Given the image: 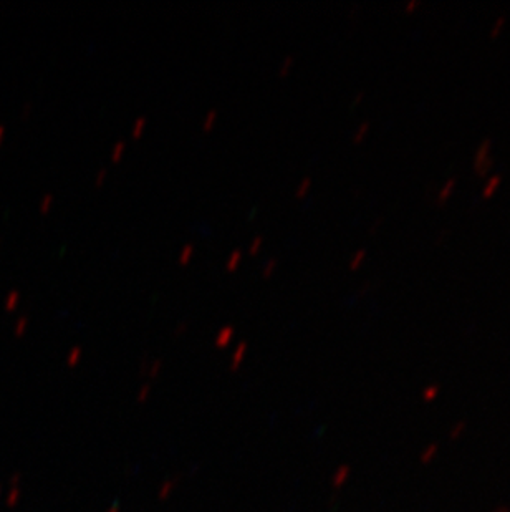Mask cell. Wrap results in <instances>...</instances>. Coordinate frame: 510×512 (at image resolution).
Returning a JSON list of instances; mask_svg holds the SVG:
<instances>
[{
	"instance_id": "obj_1",
	"label": "cell",
	"mask_w": 510,
	"mask_h": 512,
	"mask_svg": "<svg viewBox=\"0 0 510 512\" xmlns=\"http://www.w3.org/2000/svg\"><path fill=\"white\" fill-rule=\"evenodd\" d=\"M491 148L492 138L491 136H486V138L477 145L476 153H474V165H477V163H481L482 160L489 158V156H491Z\"/></svg>"
},
{
	"instance_id": "obj_2",
	"label": "cell",
	"mask_w": 510,
	"mask_h": 512,
	"mask_svg": "<svg viewBox=\"0 0 510 512\" xmlns=\"http://www.w3.org/2000/svg\"><path fill=\"white\" fill-rule=\"evenodd\" d=\"M438 453L439 445L433 441V443L424 446L421 455H419V461H421V464H424V466H428V464L433 463L434 459L438 458Z\"/></svg>"
},
{
	"instance_id": "obj_3",
	"label": "cell",
	"mask_w": 510,
	"mask_h": 512,
	"mask_svg": "<svg viewBox=\"0 0 510 512\" xmlns=\"http://www.w3.org/2000/svg\"><path fill=\"white\" fill-rule=\"evenodd\" d=\"M501 181V173L492 174L491 178L487 179V183L482 186V196H484V198H489V196H492V194L496 193V189L499 188Z\"/></svg>"
},
{
	"instance_id": "obj_4",
	"label": "cell",
	"mask_w": 510,
	"mask_h": 512,
	"mask_svg": "<svg viewBox=\"0 0 510 512\" xmlns=\"http://www.w3.org/2000/svg\"><path fill=\"white\" fill-rule=\"evenodd\" d=\"M456 183H458V178L453 176V178H449L448 181L443 184V188L439 189L438 196H436L438 204L446 203V199L449 198V194L453 193L454 188H456Z\"/></svg>"
},
{
	"instance_id": "obj_5",
	"label": "cell",
	"mask_w": 510,
	"mask_h": 512,
	"mask_svg": "<svg viewBox=\"0 0 510 512\" xmlns=\"http://www.w3.org/2000/svg\"><path fill=\"white\" fill-rule=\"evenodd\" d=\"M439 393H441V385L439 383H431V385H426L423 388V392H421V398L426 403H433L436 398L439 397Z\"/></svg>"
},
{
	"instance_id": "obj_6",
	"label": "cell",
	"mask_w": 510,
	"mask_h": 512,
	"mask_svg": "<svg viewBox=\"0 0 510 512\" xmlns=\"http://www.w3.org/2000/svg\"><path fill=\"white\" fill-rule=\"evenodd\" d=\"M467 431V421L461 420L456 421L453 426H451V430H449V440L458 441L461 440L462 435Z\"/></svg>"
},
{
	"instance_id": "obj_7",
	"label": "cell",
	"mask_w": 510,
	"mask_h": 512,
	"mask_svg": "<svg viewBox=\"0 0 510 512\" xmlns=\"http://www.w3.org/2000/svg\"><path fill=\"white\" fill-rule=\"evenodd\" d=\"M492 165H494V158H492V156H489V158H486V160H482L481 163H477V165H474V171H476L477 174H481V176H484V174L489 173V170H491Z\"/></svg>"
},
{
	"instance_id": "obj_8",
	"label": "cell",
	"mask_w": 510,
	"mask_h": 512,
	"mask_svg": "<svg viewBox=\"0 0 510 512\" xmlns=\"http://www.w3.org/2000/svg\"><path fill=\"white\" fill-rule=\"evenodd\" d=\"M194 254V244H186V246L181 249V252H179L178 261L181 262V264H186V262L191 261V257H193Z\"/></svg>"
},
{
	"instance_id": "obj_9",
	"label": "cell",
	"mask_w": 510,
	"mask_h": 512,
	"mask_svg": "<svg viewBox=\"0 0 510 512\" xmlns=\"http://www.w3.org/2000/svg\"><path fill=\"white\" fill-rule=\"evenodd\" d=\"M370 130V121H361L360 125L353 131V141L363 140V136L366 135V131Z\"/></svg>"
},
{
	"instance_id": "obj_10",
	"label": "cell",
	"mask_w": 510,
	"mask_h": 512,
	"mask_svg": "<svg viewBox=\"0 0 510 512\" xmlns=\"http://www.w3.org/2000/svg\"><path fill=\"white\" fill-rule=\"evenodd\" d=\"M216 118L217 110L216 108H211V110L204 115L203 121H201V126H203L204 130H209V128L216 123Z\"/></svg>"
},
{
	"instance_id": "obj_11",
	"label": "cell",
	"mask_w": 510,
	"mask_h": 512,
	"mask_svg": "<svg viewBox=\"0 0 510 512\" xmlns=\"http://www.w3.org/2000/svg\"><path fill=\"white\" fill-rule=\"evenodd\" d=\"M126 143L125 141H116L115 146L111 148V160L118 161L121 158V155L125 153Z\"/></svg>"
},
{
	"instance_id": "obj_12",
	"label": "cell",
	"mask_w": 510,
	"mask_h": 512,
	"mask_svg": "<svg viewBox=\"0 0 510 512\" xmlns=\"http://www.w3.org/2000/svg\"><path fill=\"white\" fill-rule=\"evenodd\" d=\"M242 259V252L239 251V249H236V251L231 252V256L227 257L226 261V267L229 269V271H232V269H236L237 264L241 262Z\"/></svg>"
},
{
	"instance_id": "obj_13",
	"label": "cell",
	"mask_w": 510,
	"mask_h": 512,
	"mask_svg": "<svg viewBox=\"0 0 510 512\" xmlns=\"http://www.w3.org/2000/svg\"><path fill=\"white\" fill-rule=\"evenodd\" d=\"M310 184H312V178H310V176H305V178L300 181L299 186L295 188V196H297V198L304 196L308 189H310Z\"/></svg>"
},
{
	"instance_id": "obj_14",
	"label": "cell",
	"mask_w": 510,
	"mask_h": 512,
	"mask_svg": "<svg viewBox=\"0 0 510 512\" xmlns=\"http://www.w3.org/2000/svg\"><path fill=\"white\" fill-rule=\"evenodd\" d=\"M294 62V55H285L284 60H282L279 65V75H285V73L289 72L290 67L294 65Z\"/></svg>"
},
{
	"instance_id": "obj_15",
	"label": "cell",
	"mask_w": 510,
	"mask_h": 512,
	"mask_svg": "<svg viewBox=\"0 0 510 512\" xmlns=\"http://www.w3.org/2000/svg\"><path fill=\"white\" fill-rule=\"evenodd\" d=\"M146 126V116H138L136 118L135 123H133V128H131V135L140 136L141 131H143V128Z\"/></svg>"
},
{
	"instance_id": "obj_16",
	"label": "cell",
	"mask_w": 510,
	"mask_h": 512,
	"mask_svg": "<svg viewBox=\"0 0 510 512\" xmlns=\"http://www.w3.org/2000/svg\"><path fill=\"white\" fill-rule=\"evenodd\" d=\"M365 256L366 249H358V251L353 254L352 259H350V269H357L361 262H363V259H365Z\"/></svg>"
},
{
	"instance_id": "obj_17",
	"label": "cell",
	"mask_w": 510,
	"mask_h": 512,
	"mask_svg": "<svg viewBox=\"0 0 510 512\" xmlns=\"http://www.w3.org/2000/svg\"><path fill=\"white\" fill-rule=\"evenodd\" d=\"M275 266H277V259H275V257H270V259H267L264 266H262V276H270V274L274 272Z\"/></svg>"
},
{
	"instance_id": "obj_18",
	"label": "cell",
	"mask_w": 510,
	"mask_h": 512,
	"mask_svg": "<svg viewBox=\"0 0 510 512\" xmlns=\"http://www.w3.org/2000/svg\"><path fill=\"white\" fill-rule=\"evenodd\" d=\"M506 22H507L506 15H499V17H497L496 22H494V24H492V27H491L492 37H496V35L499 34V32H501L502 25L506 24Z\"/></svg>"
},
{
	"instance_id": "obj_19",
	"label": "cell",
	"mask_w": 510,
	"mask_h": 512,
	"mask_svg": "<svg viewBox=\"0 0 510 512\" xmlns=\"http://www.w3.org/2000/svg\"><path fill=\"white\" fill-rule=\"evenodd\" d=\"M260 246H262V236H255L251 244H249V252L255 254V252L259 251Z\"/></svg>"
},
{
	"instance_id": "obj_20",
	"label": "cell",
	"mask_w": 510,
	"mask_h": 512,
	"mask_svg": "<svg viewBox=\"0 0 510 512\" xmlns=\"http://www.w3.org/2000/svg\"><path fill=\"white\" fill-rule=\"evenodd\" d=\"M105 176L106 168H100V170H98L97 173H95V179H93V181H95V184H102L103 179H105Z\"/></svg>"
},
{
	"instance_id": "obj_21",
	"label": "cell",
	"mask_w": 510,
	"mask_h": 512,
	"mask_svg": "<svg viewBox=\"0 0 510 512\" xmlns=\"http://www.w3.org/2000/svg\"><path fill=\"white\" fill-rule=\"evenodd\" d=\"M232 332H234V329L232 327H227V329L222 330L221 335H219V340H226L231 337Z\"/></svg>"
},
{
	"instance_id": "obj_22",
	"label": "cell",
	"mask_w": 510,
	"mask_h": 512,
	"mask_svg": "<svg viewBox=\"0 0 510 512\" xmlns=\"http://www.w3.org/2000/svg\"><path fill=\"white\" fill-rule=\"evenodd\" d=\"M363 97H365V90H358V92L355 93V97H353V105H357L358 102H361Z\"/></svg>"
},
{
	"instance_id": "obj_23",
	"label": "cell",
	"mask_w": 510,
	"mask_h": 512,
	"mask_svg": "<svg viewBox=\"0 0 510 512\" xmlns=\"http://www.w3.org/2000/svg\"><path fill=\"white\" fill-rule=\"evenodd\" d=\"M492 512H510V506L509 504H499V506L492 509Z\"/></svg>"
},
{
	"instance_id": "obj_24",
	"label": "cell",
	"mask_w": 510,
	"mask_h": 512,
	"mask_svg": "<svg viewBox=\"0 0 510 512\" xmlns=\"http://www.w3.org/2000/svg\"><path fill=\"white\" fill-rule=\"evenodd\" d=\"M418 4H419V0H408V2H406L405 9L406 10L416 9V7H418Z\"/></svg>"
},
{
	"instance_id": "obj_25",
	"label": "cell",
	"mask_w": 510,
	"mask_h": 512,
	"mask_svg": "<svg viewBox=\"0 0 510 512\" xmlns=\"http://www.w3.org/2000/svg\"><path fill=\"white\" fill-rule=\"evenodd\" d=\"M50 201H52V196H45L44 201H42V209H47V206H49Z\"/></svg>"
},
{
	"instance_id": "obj_26",
	"label": "cell",
	"mask_w": 510,
	"mask_h": 512,
	"mask_svg": "<svg viewBox=\"0 0 510 512\" xmlns=\"http://www.w3.org/2000/svg\"><path fill=\"white\" fill-rule=\"evenodd\" d=\"M381 223V218L376 219L375 223H371L370 231H376V228H378V224Z\"/></svg>"
},
{
	"instance_id": "obj_27",
	"label": "cell",
	"mask_w": 510,
	"mask_h": 512,
	"mask_svg": "<svg viewBox=\"0 0 510 512\" xmlns=\"http://www.w3.org/2000/svg\"><path fill=\"white\" fill-rule=\"evenodd\" d=\"M255 214H257V208H252L251 211H249V218H254Z\"/></svg>"
}]
</instances>
